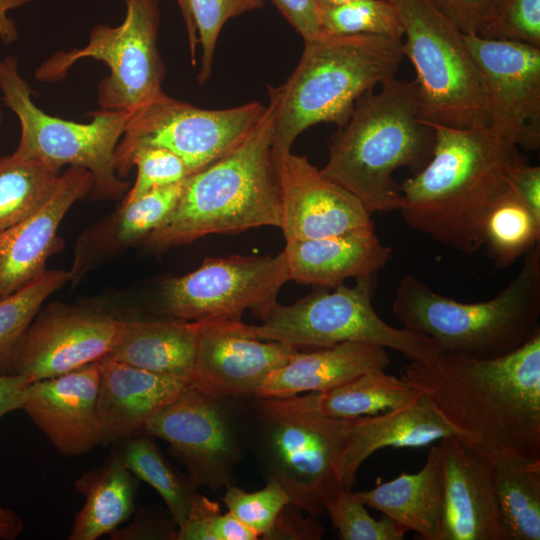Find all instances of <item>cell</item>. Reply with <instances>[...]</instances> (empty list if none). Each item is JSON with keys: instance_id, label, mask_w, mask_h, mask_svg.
Masks as SVG:
<instances>
[{"instance_id": "obj_35", "label": "cell", "mask_w": 540, "mask_h": 540, "mask_svg": "<svg viewBox=\"0 0 540 540\" xmlns=\"http://www.w3.org/2000/svg\"><path fill=\"white\" fill-rule=\"evenodd\" d=\"M321 31L337 35H377L402 40L404 30L395 7L387 0H353L317 8Z\"/></svg>"}, {"instance_id": "obj_9", "label": "cell", "mask_w": 540, "mask_h": 540, "mask_svg": "<svg viewBox=\"0 0 540 540\" xmlns=\"http://www.w3.org/2000/svg\"><path fill=\"white\" fill-rule=\"evenodd\" d=\"M377 275L341 284L332 292L316 289L295 303L276 304L261 325H249L254 336L293 347L326 348L343 342H363L393 349L410 361L433 362L444 351L432 340L387 324L376 313L372 298Z\"/></svg>"}, {"instance_id": "obj_23", "label": "cell", "mask_w": 540, "mask_h": 540, "mask_svg": "<svg viewBox=\"0 0 540 540\" xmlns=\"http://www.w3.org/2000/svg\"><path fill=\"white\" fill-rule=\"evenodd\" d=\"M289 279L319 288H335L348 278L377 275L392 248L373 228H360L316 239L288 241L284 247Z\"/></svg>"}, {"instance_id": "obj_26", "label": "cell", "mask_w": 540, "mask_h": 540, "mask_svg": "<svg viewBox=\"0 0 540 540\" xmlns=\"http://www.w3.org/2000/svg\"><path fill=\"white\" fill-rule=\"evenodd\" d=\"M197 335V322L123 317L116 344L105 358L191 383Z\"/></svg>"}, {"instance_id": "obj_28", "label": "cell", "mask_w": 540, "mask_h": 540, "mask_svg": "<svg viewBox=\"0 0 540 540\" xmlns=\"http://www.w3.org/2000/svg\"><path fill=\"white\" fill-rule=\"evenodd\" d=\"M137 480L114 448L100 466L83 472L75 480V489L85 502L68 539L96 540L129 520L135 510Z\"/></svg>"}, {"instance_id": "obj_38", "label": "cell", "mask_w": 540, "mask_h": 540, "mask_svg": "<svg viewBox=\"0 0 540 540\" xmlns=\"http://www.w3.org/2000/svg\"><path fill=\"white\" fill-rule=\"evenodd\" d=\"M266 0H190V8L201 45V68L197 75L204 84L212 71L217 39L224 24L231 18L263 7Z\"/></svg>"}, {"instance_id": "obj_22", "label": "cell", "mask_w": 540, "mask_h": 540, "mask_svg": "<svg viewBox=\"0 0 540 540\" xmlns=\"http://www.w3.org/2000/svg\"><path fill=\"white\" fill-rule=\"evenodd\" d=\"M101 444L144 434L150 418L189 384L110 358L98 361Z\"/></svg>"}, {"instance_id": "obj_19", "label": "cell", "mask_w": 540, "mask_h": 540, "mask_svg": "<svg viewBox=\"0 0 540 540\" xmlns=\"http://www.w3.org/2000/svg\"><path fill=\"white\" fill-rule=\"evenodd\" d=\"M437 447L443 510L436 540H506L492 461L455 435Z\"/></svg>"}, {"instance_id": "obj_15", "label": "cell", "mask_w": 540, "mask_h": 540, "mask_svg": "<svg viewBox=\"0 0 540 540\" xmlns=\"http://www.w3.org/2000/svg\"><path fill=\"white\" fill-rule=\"evenodd\" d=\"M485 82L489 127L525 150L540 145V47L464 34Z\"/></svg>"}, {"instance_id": "obj_25", "label": "cell", "mask_w": 540, "mask_h": 540, "mask_svg": "<svg viewBox=\"0 0 540 540\" xmlns=\"http://www.w3.org/2000/svg\"><path fill=\"white\" fill-rule=\"evenodd\" d=\"M390 363L386 348L363 342H343L310 352L298 350L265 379L255 395L322 393L364 373L386 370Z\"/></svg>"}, {"instance_id": "obj_40", "label": "cell", "mask_w": 540, "mask_h": 540, "mask_svg": "<svg viewBox=\"0 0 540 540\" xmlns=\"http://www.w3.org/2000/svg\"><path fill=\"white\" fill-rule=\"evenodd\" d=\"M137 168L134 185L123 202L131 201L155 188L183 182L191 175L184 161L172 151L154 146L135 149L129 160L128 170Z\"/></svg>"}, {"instance_id": "obj_14", "label": "cell", "mask_w": 540, "mask_h": 540, "mask_svg": "<svg viewBox=\"0 0 540 540\" xmlns=\"http://www.w3.org/2000/svg\"><path fill=\"white\" fill-rule=\"evenodd\" d=\"M285 255L206 258L194 271L167 279L159 296L165 318L199 322L241 319L245 310L264 320L289 281Z\"/></svg>"}, {"instance_id": "obj_51", "label": "cell", "mask_w": 540, "mask_h": 540, "mask_svg": "<svg viewBox=\"0 0 540 540\" xmlns=\"http://www.w3.org/2000/svg\"><path fill=\"white\" fill-rule=\"evenodd\" d=\"M23 529L20 515L0 501V540H14L21 535Z\"/></svg>"}, {"instance_id": "obj_7", "label": "cell", "mask_w": 540, "mask_h": 540, "mask_svg": "<svg viewBox=\"0 0 540 540\" xmlns=\"http://www.w3.org/2000/svg\"><path fill=\"white\" fill-rule=\"evenodd\" d=\"M524 256L517 276L484 302L453 300L405 275L392 312L404 329L432 340L444 352L484 359L505 355L540 333V244Z\"/></svg>"}, {"instance_id": "obj_34", "label": "cell", "mask_w": 540, "mask_h": 540, "mask_svg": "<svg viewBox=\"0 0 540 540\" xmlns=\"http://www.w3.org/2000/svg\"><path fill=\"white\" fill-rule=\"evenodd\" d=\"M540 241V221L510 188L491 211L484 245L498 268L507 267Z\"/></svg>"}, {"instance_id": "obj_39", "label": "cell", "mask_w": 540, "mask_h": 540, "mask_svg": "<svg viewBox=\"0 0 540 540\" xmlns=\"http://www.w3.org/2000/svg\"><path fill=\"white\" fill-rule=\"evenodd\" d=\"M222 501L231 514L263 538L290 499L278 483L266 481L265 486L255 492L244 491L235 484L228 486Z\"/></svg>"}, {"instance_id": "obj_13", "label": "cell", "mask_w": 540, "mask_h": 540, "mask_svg": "<svg viewBox=\"0 0 540 540\" xmlns=\"http://www.w3.org/2000/svg\"><path fill=\"white\" fill-rule=\"evenodd\" d=\"M260 102L227 109H202L160 92L131 112L115 149V169L129 173L132 152L144 146L168 149L179 156L190 173L219 159L238 144L265 110Z\"/></svg>"}, {"instance_id": "obj_45", "label": "cell", "mask_w": 540, "mask_h": 540, "mask_svg": "<svg viewBox=\"0 0 540 540\" xmlns=\"http://www.w3.org/2000/svg\"><path fill=\"white\" fill-rule=\"evenodd\" d=\"M303 513L305 512L288 503L278 515L270 531L262 539H321L325 531L323 524L317 517L311 515L306 517Z\"/></svg>"}, {"instance_id": "obj_6", "label": "cell", "mask_w": 540, "mask_h": 540, "mask_svg": "<svg viewBox=\"0 0 540 540\" xmlns=\"http://www.w3.org/2000/svg\"><path fill=\"white\" fill-rule=\"evenodd\" d=\"M317 394L247 398L249 454L259 472L314 517L344 488L337 471L351 425L322 413Z\"/></svg>"}, {"instance_id": "obj_16", "label": "cell", "mask_w": 540, "mask_h": 540, "mask_svg": "<svg viewBox=\"0 0 540 540\" xmlns=\"http://www.w3.org/2000/svg\"><path fill=\"white\" fill-rule=\"evenodd\" d=\"M122 320L107 310L52 303L38 312L25 333L12 374L34 382L97 362L116 344Z\"/></svg>"}, {"instance_id": "obj_29", "label": "cell", "mask_w": 540, "mask_h": 540, "mask_svg": "<svg viewBox=\"0 0 540 540\" xmlns=\"http://www.w3.org/2000/svg\"><path fill=\"white\" fill-rule=\"evenodd\" d=\"M491 461L506 540H540V457L510 454Z\"/></svg>"}, {"instance_id": "obj_30", "label": "cell", "mask_w": 540, "mask_h": 540, "mask_svg": "<svg viewBox=\"0 0 540 540\" xmlns=\"http://www.w3.org/2000/svg\"><path fill=\"white\" fill-rule=\"evenodd\" d=\"M420 394L401 377L379 370L364 373L343 385L318 393L317 404L327 416L354 419L400 408Z\"/></svg>"}, {"instance_id": "obj_49", "label": "cell", "mask_w": 540, "mask_h": 540, "mask_svg": "<svg viewBox=\"0 0 540 540\" xmlns=\"http://www.w3.org/2000/svg\"><path fill=\"white\" fill-rule=\"evenodd\" d=\"M216 537L217 540H256L259 538L229 511L220 515Z\"/></svg>"}, {"instance_id": "obj_8", "label": "cell", "mask_w": 540, "mask_h": 540, "mask_svg": "<svg viewBox=\"0 0 540 540\" xmlns=\"http://www.w3.org/2000/svg\"><path fill=\"white\" fill-rule=\"evenodd\" d=\"M402 22V53L416 71L420 118L457 128L489 126L483 76L461 32L430 0H387Z\"/></svg>"}, {"instance_id": "obj_11", "label": "cell", "mask_w": 540, "mask_h": 540, "mask_svg": "<svg viewBox=\"0 0 540 540\" xmlns=\"http://www.w3.org/2000/svg\"><path fill=\"white\" fill-rule=\"evenodd\" d=\"M121 24H98L82 48L57 51L35 71L44 83L65 78L79 60L102 61L109 74L97 86L101 110L133 112L160 92L166 67L157 47L159 0H124Z\"/></svg>"}, {"instance_id": "obj_54", "label": "cell", "mask_w": 540, "mask_h": 540, "mask_svg": "<svg viewBox=\"0 0 540 540\" xmlns=\"http://www.w3.org/2000/svg\"><path fill=\"white\" fill-rule=\"evenodd\" d=\"M3 98H2V95L0 94V130H1V127H2V124H3Z\"/></svg>"}, {"instance_id": "obj_2", "label": "cell", "mask_w": 540, "mask_h": 540, "mask_svg": "<svg viewBox=\"0 0 540 540\" xmlns=\"http://www.w3.org/2000/svg\"><path fill=\"white\" fill-rule=\"evenodd\" d=\"M429 124L435 131L432 158L400 183L399 211L410 228L470 255L483 247L488 217L524 159L516 144L488 125Z\"/></svg>"}, {"instance_id": "obj_41", "label": "cell", "mask_w": 540, "mask_h": 540, "mask_svg": "<svg viewBox=\"0 0 540 540\" xmlns=\"http://www.w3.org/2000/svg\"><path fill=\"white\" fill-rule=\"evenodd\" d=\"M479 36L540 47V0H505Z\"/></svg>"}, {"instance_id": "obj_33", "label": "cell", "mask_w": 540, "mask_h": 540, "mask_svg": "<svg viewBox=\"0 0 540 540\" xmlns=\"http://www.w3.org/2000/svg\"><path fill=\"white\" fill-rule=\"evenodd\" d=\"M72 276L66 270H46L21 289L0 298V375L12 374L18 347L42 304Z\"/></svg>"}, {"instance_id": "obj_3", "label": "cell", "mask_w": 540, "mask_h": 540, "mask_svg": "<svg viewBox=\"0 0 540 540\" xmlns=\"http://www.w3.org/2000/svg\"><path fill=\"white\" fill-rule=\"evenodd\" d=\"M434 145L433 127L420 118L416 80L392 78L356 101L347 122L333 134L320 170L371 214L399 210L402 195L394 172L403 167L413 175L420 172Z\"/></svg>"}, {"instance_id": "obj_1", "label": "cell", "mask_w": 540, "mask_h": 540, "mask_svg": "<svg viewBox=\"0 0 540 540\" xmlns=\"http://www.w3.org/2000/svg\"><path fill=\"white\" fill-rule=\"evenodd\" d=\"M399 373L481 455L540 457V333L499 357L444 352Z\"/></svg>"}, {"instance_id": "obj_18", "label": "cell", "mask_w": 540, "mask_h": 540, "mask_svg": "<svg viewBox=\"0 0 540 540\" xmlns=\"http://www.w3.org/2000/svg\"><path fill=\"white\" fill-rule=\"evenodd\" d=\"M193 383L232 395H255L298 348L262 340L241 319L199 321Z\"/></svg>"}, {"instance_id": "obj_44", "label": "cell", "mask_w": 540, "mask_h": 540, "mask_svg": "<svg viewBox=\"0 0 540 540\" xmlns=\"http://www.w3.org/2000/svg\"><path fill=\"white\" fill-rule=\"evenodd\" d=\"M220 506L196 492L185 521L177 528L176 540H217Z\"/></svg>"}, {"instance_id": "obj_31", "label": "cell", "mask_w": 540, "mask_h": 540, "mask_svg": "<svg viewBox=\"0 0 540 540\" xmlns=\"http://www.w3.org/2000/svg\"><path fill=\"white\" fill-rule=\"evenodd\" d=\"M112 445L127 468L158 492L178 528L185 521L199 486L168 461L152 436L139 434Z\"/></svg>"}, {"instance_id": "obj_10", "label": "cell", "mask_w": 540, "mask_h": 540, "mask_svg": "<svg viewBox=\"0 0 540 540\" xmlns=\"http://www.w3.org/2000/svg\"><path fill=\"white\" fill-rule=\"evenodd\" d=\"M0 90L3 102L20 122L15 153L39 159L58 171L65 165L88 170L93 177L91 192L98 198L124 194L129 184L117 175L115 149L131 112L98 109L89 123L49 115L34 103L13 55L0 59Z\"/></svg>"}, {"instance_id": "obj_52", "label": "cell", "mask_w": 540, "mask_h": 540, "mask_svg": "<svg viewBox=\"0 0 540 540\" xmlns=\"http://www.w3.org/2000/svg\"><path fill=\"white\" fill-rule=\"evenodd\" d=\"M180 8L188 37V44L191 55V62L193 65L196 64V47L198 43L197 31L193 21L190 0H176Z\"/></svg>"}, {"instance_id": "obj_37", "label": "cell", "mask_w": 540, "mask_h": 540, "mask_svg": "<svg viewBox=\"0 0 540 540\" xmlns=\"http://www.w3.org/2000/svg\"><path fill=\"white\" fill-rule=\"evenodd\" d=\"M325 513L342 540H402L407 533L387 516L373 518L348 488H341L326 502Z\"/></svg>"}, {"instance_id": "obj_12", "label": "cell", "mask_w": 540, "mask_h": 540, "mask_svg": "<svg viewBox=\"0 0 540 540\" xmlns=\"http://www.w3.org/2000/svg\"><path fill=\"white\" fill-rule=\"evenodd\" d=\"M248 397L191 382L150 418L144 434L166 441L198 486L226 489L235 484V469L249 454Z\"/></svg>"}, {"instance_id": "obj_4", "label": "cell", "mask_w": 540, "mask_h": 540, "mask_svg": "<svg viewBox=\"0 0 540 540\" xmlns=\"http://www.w3.org/2000/svg\"><path fill=\"white\" fill-rule=\"evenodd\" d=\"M274 105L225 155L183 182L178 204L144 239L163 251L211 234H236L271 226L280 229L282 203L272 158Z\"/></svg>"}, {"instance_id": "obj_46", "label": "cell", "mask_w": 540, "mask_h": 540, "mask_svg": "<svg viewBox=\"0 0 540 540\" xmlns=\"http://www.w3.org/2000/svg\"><path fill=\"white\" fill-rule=\"evenodd\" d=\"M509 185L533 216L540 221V167L531 166L525 160L521 161L511 171Z\"/></svg>"}, {"instance_id": "obj_42", "label": "cell", "mask_w": 540, "mask_h": 540, "mask_svg": "<svg viewBox=\"0 0 540 540\" xmlns=\"http://www.w3.org/2000/svg\"><path fill=\"white\" fill-rule=\"evenodd\" d=\"M464 34L479 35L505 0H430Z\"/></svg>"}, {"instance_id": "obj_17", "label": "cell", "mask_w": 540, "mask_h": 540, "mask_svg": "<svg viewBox=\"0 0 540 540\" xmlns=\"http://www.w3.org/2000/svg\"><path fill=\"white\" fill-rule=\"evenodd\" d=\"M282 203L285 241L373 228L371 213L351 192L322 174L306 156L272 154Z\"/></svg>"}, {"instance_id": "obj_50", "label": "cell", "mask_w": 540, "mask_h": 540, "mask_svg": "<svg viewBox=\"0 0 540 540\" xmlns=\"http://www.w3.org/2000/svg\"><path fill=\"white\" fill-rule=\"evenodd\" d=\"M32 0H0V39L5 44H11L18 38V30L14 21L9 17L10 10L22 7Z\"/></svg>"}, {"instance_id": "obj_43", "label": "cell", "mask_w": 540, "mask_h": 540, "mask_svg": "<svg viewBox=\"0 0 540 540\" xmlns=\"http://www.w3.org/2000/svg\"><path fill=\"white\" fill-rule=\"evenodd\" d=\"M176 534V524L172 518L168 519L161 507L146 506L139 509L128 526L118 527L109 536L112 540H176Z\"/></svg>"}, {"instance_id": "obj_5", "label": "cell", "mask_w": 540, "mask_h": 540, "mask_svg": "<svg viewBox=\"0 0 540 540\" xmlns=\"http://www.w3.org/2000/svg\"><path fill=\"white\" fill-rule=\"evenodd\" d=\"M403 58L402 40L389 37L321 31L305 40L286 82L268 86L274 105L272 154L290 151L313 125H344L363 94L395 78Z\"/></svg>"}, {"instance_id": "obj_20", "label": "cell", "mask_w": 540, "mask_h": 540, "mask_svg": "<svg viewBox=\"0 0 540 540\" xmlns=\"http://www.w3.org/2000/svg\"><path fill=\"white\" fill-rule=\"evenodd\" d=\"M98 361L31 382L21 409L64 456H81L101 444Z\"/></svg>"}, {"instance_id": "obj_32", "label": "cell", "mask_w": 540, "mask_h": 540, "mask_svg": "<svg viewBox=\"0 0 540 540\" xmlns=\"http://www.w3.org/2000/svg\"><path fill=\"white\" fill-rule=\"evenodd\" d=\"M60 171L13 152L0 157V230L36 213L54 192Z\"/></svg>"}, {"instance_id": "obj_48", "label": "cell", "mask_w": 540, "mask_h": 540, "mask_svg": "<svg viewBox=\"0 0 540 540\" xmlns=\"http://www.w3.org/2000/svg\"><path fill=\"white\" fill-rule=\"evenodd\" d=\"M31 381L19 374L0 375V419L21 409L27 386Z\"/></svg>"}, {"instance_id": "obj_21", "label": "cell", "mask_w": 540, "mask_h": 540, "mask_svg": "<svg viewBox=\"0 0 540 540\" xmlns=\"http://www.w3.org/2000/svg\"><path fill=\"white\" fill-rule=\"evenodd\" d=\"M93 186L91 173L78 166L60 174L47 202L29 218L0 230V298L43 274L48 259L63 247L58 228L74 203Z\"/></svg>"}, {"instance_id": "obj_24", "label": "cell", "mask_w": 540, "mask_h": 540, "mask_svg": "<svg viewBox=\"0 0 540 540\" xmlns=\"http://www.w3.org/2000/svg\"><path fill=\"white\" fill-rule=\"evenodd\" d=\"M449 435L457 433L422 393L400 408L351 419L338 465L339 481L344 488L352 489L360 466L380 449L423 447Z\"/></svg>"}, {"instance_id": "obj_27", "label": "cell", "mask_w": 540, "mask_h": 540, "mask_svg": "<svg viewBox=\"0 0 540 540\" xmlns=\"http://www.w3.org/2000/svg\"><path fill=\"white\" fill-rule=\"evenodd\" d=\"M355 494L365 506L380 511L405 531H413L423 540H436L443 510L437 445L429 449L418 472L402 473Z\"/></svg>"}, {"instance_id": "obj_53", "label": "cell", "mask_w": 540, "mask_h": 540, "mask_svg": "<svg viewBox=\"0 0 540 540\" xmlns=\"http://www.w3.org/2000/svg\"><path fill=\"white\" fill-rule=\"evenodd\" d=\"M350 1H353V0H314V3L317 9V8L338 6V5L348 3Z\"/></svg>"}, {"instance_id": "obj_36", "label": "cell", "mask_w": 540, "mask_h": 540, "mask_svg": "<svg viewBox=\"0 0 540 540\" xmlns=\"http://www.w3.org/2000/svg\"><path fill=\"white\" fill-rule=\"evenodd\" d=\"M183 182L155 188L123 202L115 221L116 243L130 245L159 227L178 204Z\"/></svg>"}, {"instance_id": "obj_47", "label": "cell", "mask_w": 540, "mask_h": 540, "mask_svg": "<svg viewBox=\"0 0 540 540\" xmlns=\"http://www.w3.org/2000/svg\"><path fill=\"white\" fill-rule=\"evenodd\" d=\"M291 26L309 40L321 32L314 0H270Z\"/></svg>"}]
</instances>
